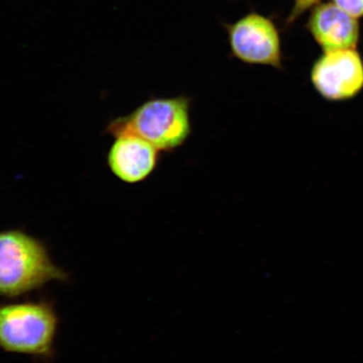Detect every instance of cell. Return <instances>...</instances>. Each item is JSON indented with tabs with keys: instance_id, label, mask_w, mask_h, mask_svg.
<instances>
[{
	"instance_id": "6da1fadb",
	"label": "cell",
	"mask_w": 363,
	"mask_h": 363,
	"mask_svg": "<svg viewBox=\"0 0 363 363\" xmlns=\"http://www.w3.org/2000/svg\"><path fill=\"white\" fill-rule=\"evenodd\" d=\"M67 279L42 240L21 229L0 231V296L15 298Z\"/></svg>"
},
{
	"instance_id": "7a4b0ae2",
	"label": "cell",
	"mask_w": 363,
	"mask_h": 363,
	"mask_svg": "<svg viewBox=\"0 0 363 363\" xmlns=\"http://www.w3.org/2000/svg\"><path fill=\"white\" fill-rule=\"evenodd\" d=\"M191 104L187 95L149 99L128 116L113 120L106 133L113 138L138 136L160 152L174 151L191 135Z\"/></svg>"
},
{
	"instance_id": "3957f363",
	"label": "cell",
	"mask_w": 363,
	"mask_h": 363,
	"mask_svg": "<svg viewBox=\"0 0 363 363\" xmlns=\"http://www.w3.org/2000/svg\"><path fill=\"white\" fill-rule=\"evenodd\" d=\"M58 323L52 303H3L0 305V348L6 352L52 357Z\"/></svg>"
},
{
	"instance_id": "277c9868",
	"label": "cell",
	"mask_w": 363,
	"mask_h": 363,
	"mask_svg": "<svg viewBox=\"0 0 363 363\" xmlns=\"http://www.w3.org/2000/svg\"><path fill=\"white\" fill-rule=\"evenodd\" d=\"M231 54L252 65L282 70L280 34L274 21L258 13H249L233 24L225 25Z\"/></svg>"
},
{
	"instance_id": "5b68a950",
	"label": "cell",
	"mask_w": 363,
	"mask_h": 363,
	"mask_svg": "<svg viewBox=\"0 0 363 363\" xmlns=\"http://www.w3.org/2000/svg\"><path fill=\"white\" fill-rule=\"evenodd\" d=\"M316 92L326 101L340 102L356 97L363 89V61L356 49L324 52L311 72Z\"/></svg>"
},
{
	"instance_id": "8992f818",
	"label": "cell",
	"mask_w": 363,
	"mask_h": 363,
	"mask_svg": "<svg viewBox=\"0 0 363 363\" xmlns=\"http://www.w3.org/2000/svg\"><path fill=\"white\" fill-rule=\"evenodd\" d=\"M115 138L107 157L113 174L126 184L146 180L156 170L161 152L138 136L124 135Z\"/></svg>"
},
{
	"instance_id": "52a82bcc",
	"label": "cell",
	"mask_w": 363,
	"mask_h": 363,
	"mask_svg": "<svg viewBox=\"0 0 363 363\" xmlns=\"http://www.w3.org/2000/svg\"><path fill=\"white\" fill-rule=\"evenodd\" d=\"M308 29L324 52L355 49L359 40V24L333 3L320 4L312 11Z\"/></svg>"
},
{
	"instance_id": "ba28073f",
	"label": "cell",
	"mask_w": 363,
	"mask_h": 363,
	"mask_svg": "<svg viewBox=\"0 0 363 363\" xmlns=\"http://www.w3.org/2000/svg\"><path fill=\"white\" fill-rule=\"evenodd\" d=\"M333 3L356 19L363 16V0H333Z\"/></svg>"
},
{
	"instance_id": "9c48e42d",
	"label": "cell",
	"mask_w": 363,
	"mask_h": 363,
	"mask_svg": "<svg viewBox=\"0 0 363 363\" xmlns=\"http://www.w3.org/2000/svg\"><path fill=\"white\" fill-rule=\"evenodd\" d=\"M321 0H295L294 7L289 13L287 22L292 23L296 21L299 16L305 13L308 9L319 4Z\"/></svg>"
}]
</instances>
